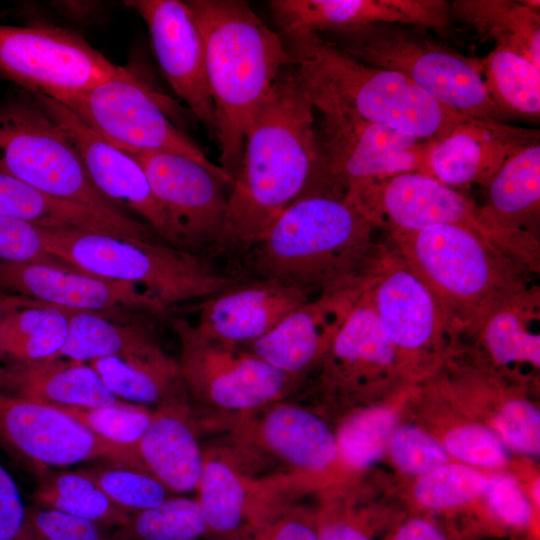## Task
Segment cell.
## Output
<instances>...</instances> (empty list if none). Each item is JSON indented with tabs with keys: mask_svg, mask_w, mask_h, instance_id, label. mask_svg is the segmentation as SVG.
Listing matches in <instances>:
<instances>
[{
	"mask_svg": "<svg viewBox=\"0 0 540 540\" xmlns=\"http://www.w3.org/2000/svg\"><path fill=\"white\" fill-rule=\"evenodd\" d=\"M485 186L486 203L476 209L479 225L500 249L538 273L539 142L511 155Z\"/></svg>",
	"mask_w": 540,
	"mask_h": 540,
	"instance_id": "21",
	"label": "cell"
},
{
	"mask_svg": "<svg viewBox=\"0 0 540 540\" xmlns=\"http://www.w3.org/2000/svg\"><path fill=\"white\" fill-rule=\"evenodd\" d=\"M0 392L64 407L91 408L120 401L88 363L62 358L1 363Z\"/></svg>",
	"mask_w": 540,
	"mask_h": 540,
	"instance_id": "29",
	"label": "cell"
},
{
	"mask_svg": "<svg viewBox=\"0 0 540 540\" xmlns=\"http://www.w3.org/2000/svg\"><path fill=\"white\" fill-rule=\"evenodd\" d=\"M0 260L78 271L45 250L39 226L5 215H0Z\"/></svg>",
	"mask_w": 540,
	"mask_h": 540,
	"instance_id": "43",
	"label": "cell"
},
{
	"mask_svg": "<svg viewBox=\"0 0 540 540\" xmlns=\"http://www.w3.org/2000/svg\"><path fill=\"white\" fill-rule=\"evenodd\" d=\"M99 438L122 446L136 447L146 431L153 409L130 402L91 408L57 406Z\"/></svg>",
	"mask_w": 540,
	"mask_h": 540,
	"instance_id": "41",
	"label": "cell"
},
{
	"mask_svg": "<svg viewBox=\"0 0 540 540\" xmlns=\"http://www.w3.org/2000/svg\"><path fill=\"white\" fill-rule=\"evenodd\" d=\"M540 293L537 286L514 295L491 310L471 332L500 366L540 367Z\"/></svg>",
	"mask_w": 540,
	"mask_h": 540,
	"instance_id": "32",
	"label": "cell"
},
{
	"mask_svg": "<svg viewBox=\"0 0 540 540\" xmlns=\"http://www.w3.org/2000/svg\"><path fill=\"white\" fill-rule=\"evenodd\" d=\"M268 7L283 38L375 23L446 29L451 20L444 0H272Z\"/></svg>",
	"mask_w": 540,
	"mask_h": 540,
	"instance_id": "23",
	"label": "cell"
},
{
	"mask_svg": "<svg viewBox=\"0 0 540 540\" xmlns=\"http://www.w3.org/2000/svg\"><path fill=\"white\" fill-rule=\"evenodd\" d=\"M496 428L508 445L528 455L540 450V414L532 403L522 399L508 401L496 417Z\"/></svg>",
	"mask_w": 540,
	"mask_h": 540,
	"instance_id": "46",
	"label": "cell"
},
{
	"mask_svg": "<svg viewBox=\"0 0 540 540\" xmlns=\"http://www.w3.org/2000/svg\"><path fill=\"white\" fill-rule=\"evenodd\" d=\"M311 300L295 287L272 278L242 279L200 300L193 324L203 336L246 346L269 331L301 304Z\"/></svg>",
	"mask_w": 540,
	"mask_h": 540,
	"instance_id": "24",
	"label": "cell"
},
{
	"mask_svg": "<svg viewBox=\"0 0 540 540\" xmlns=\"http://www.w3.org/2000/svg\"><path fill=\"white\" fill-rule=\"evenodd\" d=\"M316 525L319 540H371L357 524L343 518L322 515Z\"/></svg>",
	"mask_w": 540,
	"mask_h": 540,
	"instance_id": "51",
	"label": "cell"
},
{
	"mask_svg": "<svg viewBox=\"0 0 540 540\" xmlns=\"http://www.w3.org/2000/svg\"><path fill=\"white\" fill-rule=\"evenodd\" d=\"M394 426L395 415L381 407L350 416L336 435L342 463L360 469L376 462L389 445Z\"/></svg>",
	"mask_w": 540,
	"mask_h": 540,
	"instance_id": "40",
	"label": "cell"
},
{
	"mask_svg": "<svg viewBox=\"0 0 540 540\" xmlns=\"http://www.w3.org/2000/svg\"><path fill=\"white\" fill-rule=\"evenodd\" d=\"M0 291L72 311L130 321L166 310L136 285L36 263L0 260Z\"/></svg>",
	"mask_w": 540,
	"mask_h": 540,
	"instance_id": "20",
	"label": "cell"
},
{
	"mask_svg": "<svg viewBox=\"0 0 540 540\" xmlns=\"http://www.w3.org/2000/svg\"><path fill=\"white\" fill-rule=\"evenodd\" d=\"M484 494L490 509L506 525L524 528L531 523L532 507L513 478L497 475L488 479Z\"/></svg>",
	"mask_w": 540,
	"mask_h": 540,
	"instance_id": "48",
	"label": "cell"
},
{
	"mask_svg": "<svg viewBox=\"0 0 540 540\" xmlns=\"http://www.w3.org/2000/svg\"><path fill=\"white\" fill-rule=\"evenodd\" d=\"M320 116L316 119L318 164L305 192L343 198L351 186L365 180L407 172L426 174L434 141L358 118Z\"/></svg>",
	"mask_w": 540,
	"mask_h": 540,
	"instance_id": "11",
	"label": "cell"
},
{
	"mask_svg": "<svg viewBox=\"0 0 540 540\" xmlns=\"http://www.w3.org/2000/svg\"><path fill=\"white\" fill-rule=\"evenodd\" d=\"M315 116L291 63L245 133L216 246L247 252L306 191L318 164Z\"/></svg>",
	"mask_w": 540,
	"mask_h": 540,
	"instance_id": "1",
	"label": "cell"
},
{
	"mask_svg": "<svg viewBox=\"0 0 540 540\" xmlns=\"http://www.w3.org/2000/svg\"><path fill=\"white\" fill-rule=\"evenodd\" d=\"M178 360L190 405L210 415L211 424L256 412L295 391L301 380L286 375L243 346L201 335L183 318L173 322Z\"/></svg>",
	"mask_w": 540,
	"mask_h": 540,
	"instance_id": "9",
	"label": "cell"
},
{
	"mask_svg": "<svg viewBox=\"0 0 540 540\" xmlns=\"http://www.w3.org/2000/svg\"><path fill=\"white\" fill-rule=\"evenodd\" d=\"M487 481L484 474L470 466L443 464L421 476L415 485V497L427 508H451L483 494Z\"/></svg>",
	"mask_w": 540,
	"mask_h": 540,
	"instance_id": "42",
	"label": "cell"
},
{
	"mask_svg": "<svg viewBox=\"0 0 540 540\" xmlns=\"http://www.w3.org/2000/svg\"><path fill=\"white\" fill-rule=\"evenodd\" d=\"M27 522L50 540H122L100 524L40 507L27 510Z\"/></svg>",
	"mask_w": 540,
	"mask_h": 540,
	"instance_id": "47",
	"label": "cell"
},
{
	"mask_svg": "<svg viewBox=\"0 0 540 540\" xmlns=\"http://www.w3.org/2000/svg\"><path fill=\"white\" fill-rule=\"evenodd\" d=\"M132 155L142 166L156 200L177 229L186 249L217 245L222 234L232 179L175 152Z\"/></svg>",
	"mask_w": 540,
	"mask_h": 540,
	"instance_id": "17",
	"label": "cell"
},
{
	"mask_svg": "<svg viewBox=\"0 0 540 540\" xmlns=\"http://www.w3.org/2000/svg\"><path fill=\"white\" fill-rule=\"evenodd\" d=\"M33 95L65 131L97 191L125 211L139 215L165 243L186 249L174 224L153 195L139 162L101 138L59 101Z\"/></svg>",
	"mask_w": 540,
	"mask_h": 540,
	"instance_id": "19",
	"label": "cell"
},
{
	"mask_svg": "<svg viewBox=\"0 0 540 540\" xmlns=\"http://www.w3.org/2000/svg\"><path fill=\"white\" fill-rule=\"evenodd\" d=\"M248 540H319L316 518L290 506Z\"/></svg>",
	"mask_w": 540,
	"mask_h": 540,
	"instance_id": "49",
	"label": "cell"
},
{
	"mask_svg": "<svg viewBox=\"0 0 540 540\" xmlns=\"http://www.w3.org/2000/svg\"><path fill=\"white\" fill-rule=\"evenodd\" d=\"M479 63L486 90L505 118H539L540 68L519 54L496 47Z\"/></svg>",
	"mask_w": 540,
	"mask_h": 540,
	"instance_id": "36",
	"label": "cell"
},
{
	"mask_svg": "<svg viewBox=\"0 0 540 540\" xmlns=\"http://www.w3.org/2000/svg\"><path fill=\"white\" fill-rule=\"evenodd\" d=\"M343 198L387 233L453 224L485 234L477 207L467 197L422 172L365 180L351 186Z\"/></svg>",
	"mask_w": 540,
	"mask_h": 540,
	"instance_id": "18",
	"label": "cell"
},
{
	"mask_svg": "<svg viewBox=\"0 0 540 540\" xmlns=\"http://www.w3.org/2000/svg\"><path fill=\"white\" fill-rule=\"evenodd\" d=\"M45 250L74 269L138 286L167 310L202 300L241 281L188 249L165 242L133 241L75 228H44Z\"/></svg>",
	"mask_w": 540,
	"mask_h": 540,
	"instance_id": "6",
	"label": "cell"
},
{
	"mask_svg": "<svg viewBox=\"0 0 540 540\" xmlns=\"http://www.w3.org/2000/svg\"><path fill=\"white\" fill-rule=\"evenodd\" d=\"M283 39L299 83L321 115L379 123L429 141L444 138L466 118L406 77L364 64L317 33Z\"/></svg>",
	"mask_w": 540,
	"mask_h": 540,
	"instance_id": "4",
	"label": "cell"
},
{
	"mask_svg": "<svg viewBox=\"0 0 540 540\" xmlns=\"http://www.w3.org/2000/svg\"><path fill=\"white\" fill-rule=\"evenodd\" d=\"M196 420L189 398L153 409L151 421L136 444L141 466L171 493L196 491L204 465Z\"/></svg>",
	"mask_w": 540,
	"mask_h": 540,
	"instance_id": "28",
	"label": "cell"
},
{
	"mask_svg": "<svg viewBox=\"0 0 540 540\" xmlns=\"http://www.w3.org/2000/svg\"><path fill=\"white\" fill-rule=\"evenodd\" d=\"M536 142L538 130L466 117L447 136L432 142L426 174L455 189L485 186L511 155Z\"/></svg>",
	"mask_w": 540,
	"mask_h": 540,
	"instance_id": "25",
	"label": "cell"
},
{
	"mask_svg": "<svg viewBox=\"0 0 540 540\" xmlns=\"http://www.w3.org/2000/svg\"><path fill=\"white\" fill-rule=\"evenodd\" d=\"M88 364L117 399L156 408L188 398L178 360L167 352L157 356L105 357Z\"/></svg>",
	"mask_w": 540,
	"mask_h": 540,
	"instance_id": "33",
	"label": "cell"
},
{
	"mask_svg": "<svg viewBox=\"0 0 540 540\" xmlns=\"http://www.w3.org/2000/svg\"><path fill=\"white\" fill-rule=\"evenodd\" d=\"M397 365L394 345L358 291L319 365L322 385L331 392L356 393L378 373L394 370Z\"/></svg>",
	"mask_w": 540,
	"mask_h": 540,
	"instance_id": "27",
	"label": "cell"
},
{
	"mask_svg": "<svg viewBox=\"0 0 540 540\" xmlns=\"http://www.w3.org/2000/svg\"><path fill=\"white\" fill-rule=\"evenodd\" d=\"M106 462L80 471L124 513L135 514L154 507L170 497L171 492L145 469Z\"/></svg>",
	"mask_w": 540,
	"mask_h": 540,
	"instance_id": "39",
	"label": "cell"
},
{
	"mask_svg": "<svg viewBox=\"0 0 540 540\" xmlns=\"http://www.w3.org/2000/svg\"><path fill=\"white\" fill-rule=\"evenodd\" d=\"M358 290L311 299L271 331L243 346L280 372L302 381L319 366L355 301Z\"/></svg>",
	"mask_w": 540,
	"mask_h": 540,
	"instance_id": "26",
	"label": "cell"
},
{
	"mask_svg": "<svg viewBox=\"0 0 540 540\" xmlns=\"http://www.w3.org/2000/svg\"><path fill=\"white\" fill-rule=\"evenodd\" d=\"M533 494H534L535 501H537V504H538L539 503V481H537V483L534 486Z\"/></svg>",
	"mask_w": 540,
	"mask_h": 540,
	"instance_id": "55",
	"label": "cell"
},
{
	"mask_svg": "<svg viewBox=\"0 0 540 540\" xmlns=\"http://www.w3.org/2000/svg\"><path fill=\"white\" fill-rule=\"evenodd\" d=\"M0 215L44 228H87L91 211L80 204L61 200L0 172Z\"/></svg>",
	"mask_w": 540,
	"mask_h": 540,
	"instance_id": "37",
	"label": "cell"
},
{
	"mask_svg": "<svg viewBox=\"0 0 540 540\" xmlns=\"http://www.w3.org/2000/svg\"><path fill=\"white\" fill-rule=\"evenodd\" d=\"M17 540H50V539L26 521L25 527Z\"/></svg>",
	"mask_w": 540,
	"mask_h": 540,
	"instance_id": "54",
	"label": "cell"
},
{
	"mask_svg": "<svg viewBox=\"0 0 540 540\" xmlns=\"http://www.w3.org/2000/svg\"><path fill=\"white\" fill-rule=\"evenodd\" d=\"M118 66L69 30L0 25V73L59 102L111 77Z\"/></svg>",
	"mask_w": 540,
	"mask_h": 540,
	"instance_id": "12",
	"label": "cell"
},
{
	"mask_svg": "<svg viewBox=\"0 0 540 540\" xmlns=\"http://www.w3.org/2000/svg\"><path fill=\"white\" fill-rule=\"evenodd\" d=\"M387 234L385 243L431 290L461 334L531 287L530 272L478 230L442 224Z\"/></svg>",
	"mask_w": 540,
	"mask_h": 540,
	"instance_id": "5",
	"label": "cell"
},
{
	"mask_svg": "<svg viewBox=\"0 0 540 540\" xmlns=\"http://www.w3.org/2000/svg\"><path fill=\"white\" fill-rule=\"evenodd\" d=\"M60 103L101 138L128 154L175 152L225 173L171 121L160 95L126 67L118 66L105 81Z\"/></svg>",
	"mask_w": 540,
	"mask_h": 540,
	"instance_id": "10",
	"label": "cell"
},
{
	"mask_svg": "<svg viewBox=\"0 0 540 540\" xmlns=\"http://www.w3.org/2000/svg\"><path fill=\"white\" fill-rule=\"evenodd\" d=\"M27 521L18 487L0 463V540H17Z\"/></svg>",
	"mask_w": 540,
	"mask_h": 540,
	"instance_id": "50",
	"label": "cell"
},
{
	"mask_svg": "<svg viewBox=\"0 0 540 540\" xmlns=\"http://www.w3.org/2000/svg\"><path fill=\"white\" fill-rule=\"evenodd\" d=\"M0 172L104 215L130 216L97 191L65 131L26 90L0 104Z\"/></svg>",
	"mask_w": 540,
	"mask_h": 540,
	"instance_id": "8",
	"label": "cell"
},
{
	"mask_svg": "<svg viewBox=\"0 0 540 540\" xmlns=\"http://www.w3.org/2000/svg\"><path fill=\"white\" fill-rule=\"evenodd\" d=\"M186 2L203 40L219 166L233 182L245 133L292 57L281 34L270 28L248 2Z\"/></svg>",
	"mask_w": 540,
	"mask_h": 540,
	"instance_id": "3",
	"label": "cell"
},
{
	"mask_svg": "<svg viewBox=\"0 0 540 540\" xmlns=\"http://www.w3.org/2000/svg\"><path fill=\"white\" fill-rule=\"evenodd\" d=\"M391 540H447V537L431 521L414 518L401 525Z\"/></svg>",
	"mask_w": 540,
	"mask_h": 540,
	"instance_id": "52",
	"label": "cell"
},
{
	"mask_svg": "<svg viewBox=\"0 0 540 540\" xmlns=\"http://www.w3.org/2000/svg\"><path fill=\"white\" fill-rule=\"evenodd\" d=\"M359 293L376 313L401 366L439 352L461 334L431 290L385 242Z\"/></svg>",
	"mask_w": 540,
	"mask_h": 540,
	"instance_id": "13",
	"label": "cell"
},
{
	"mask_svg": "<svg viewBox=\"0 0 540 540\" xmlns=\"http://www.w3.org/2000/svg\"><path fill=\"white\" fill-rule=\"evenodd\" d=\"M317 34L364 64L406 77L466 117L505 118L486 90L479 59L440 43L424 28L375 23Z\"/></svg>",
	"mask_w": 540,
	"mask_h": 540,
	"instance_id": "7",
	"label": "cell"
},
{
	"mask_svg": "<svg viewBox=\"0 0 540 540\" xmlns=\"http://www.w3.org/2000/svg\"><path fill=\"white\" fill-rule=\"evenodd\" d=\"M34 499L38 506L104 527H121L129 515L112 504L102 490L80 470L35 471Z\"/></svg>",
	"mask_w": 540,
	"mask_h": 540,
	"instance_id": "35",
	"label": "cell"
},
{
	"mask_svg": "<svg viewBox=\"0 0 540 540\" xmlns=\"http://www.w3.org/2000/svg\"><path fill=\"white\" fill-rule=\"evenodd\" d=\"M299 488L287 475L254 476L229 449H209L204 451L196 499L209 535L248 540L290 507L285 498Z\"/></svg>",
	"mask_w": 540,
	"mask_h": 540,
	"instance_id": "16",
	"label": "cell"
},
{
	"mask_svg": "<svg viewBox=\"0 0 540 540\" xmlns=\"http://www.w3.org/2000/svg\"><path fill=\"white\" fill-rule=\"evenodd\" d=\"M114 534L122 540H200L209 531L198 500L176 496L129 515Z\"/></svg>",
	"mask_w": 540,
	"mask_h": 540,
	"instance_id": "38",
	"label": "cell"
},
{
	"mask_svg": "<svg viewBox=\"0 0 540 540\" xmlns=\"http://www.w3.org/2000/svg\"><path fill=\"white\" fill-rule=\"evenodd\" d=\"M210 426L231 433L234 448L229 450L236 458L270 459L302 487L341 461L336 435L325 421L285 399Z\"/></svg>",
	"mask_w": 540,
	"mask_h": 540,
	"instance_id": "14",
	"label": "cell"
},
{
	"mask_svg": "<svg viewBox=\"0 0 540 540\" xmlns=\"http://www.w3.org/2000/svg\"><path fill=\"white\" fill-rule=\"evenodd\" d=\"M33 300L0 291V323L11 311L31 304Z\"/></svg>",
	"mask_w": 540,
	"mask_h": 540,
	"instance_id": "53",
	"label": "cell"
},
{
	"mask_svg": "<svg viewBox=\"0 0 540 540\" xmlns=\"http://www.w3.org/2000/svg\"><path fill=\"white\" fill-rule=\"evenodd\" d=\"M147 316L122 321L103 313L70 310L60 358L89 363L105 357L161 355L166 351Z\"/></svg>",
	"mask_w": 540,
	"mask_h": 540,
	"instance_id": "30",
	"label": "cell"
},
{
	"mask_svg": "<svg viewBox=\"0 0 540 540\" xmlns=\"http://www.w3.org/2000/svg\"><path fill=\"white\" fill-rule=\"evenodd\" d=\"M450 17L469 26L496 48L519 54L540 68V2L456 0Z\"/></svg>",
	"mask_w": 540,
	"mask_h": 540,
	"instance_id": "31",
	"label": "cell"
},
{
	"mask_svg": "<svg viewBox=\"0 0 540 540\" xmlns=\"http://www.w3.org/2000/svg\"><path fill=\"white\" fill-rule=\"evenodd\" d=\"M390 452L397 467L408 474L424 475L446 464V450L425 432L411 426L393 431Z\"/></svg>",
	"mask_w": 540,
	"mask_h": 540,
	"instance_id": "44",
	"label": "cell"
},
{
	"mask_svg": "<svg viewBox=\"0 0 540 540\" xmlns=\"http://www.w3.org/2000/svg\"><path fill=\"white\" fill-rule=\"evenodd\" d=\"M375 230L344 198L305 192L246 252L247 265L310 299L356 291L381 250Z\"/></svg>",
	"mask_w": 540,
	"mask_h": 540,
	"instance_id": "2",
	"label": "cell"
},
{
	"mask_svg": "<svg viewBox=\"0 0 540 540\" xmlns=\"http://www.w3.org/2000/svg\"><path fill=\"white\" fill-rule=\"evenodd\" d=\"M444 449L459 460L481 467H499L507 459L500 436L479 425H463L450 430Z\"/></svg>",
	"mask_w": 540,
	"mask_h": 540,
	"instance_id": "45",
	"label": "cell"
},
{
	"mask_svg": "<svg viewBox=\"0 0 540 540\" xmlns=\"http://www.w3.org/2000/svg\"><path fill=\"white\" fill-rule=\"evenodd\" d=\"M145 22L159 66L174 92L215 137L201 32L186 1L129 0Z\"/></svg>",
	"mask_w": 540,
	"mask_h": 540,
	"instance_id": "22",
	"label": "cell"
},
{
	"mask_svg": "<svg viewBox=\"0 0 540 540\" xmlns=\"http://www.w3.org/2000/svg\"><path fill=\"white\" fill-rule=\"evenodd\" d=\"M0 442L34 472L97 459L143 468L136 447L99 438L55 405L2 392Z\"/></svg>",
	"mask_w": 540,
	"mask_h": 540,
	"instance_id": "15",
	"label": "cell"
},
{
	"mask_svg": "<svg viewBox=\"0 0 540 540\" xmlns=\"http://www.w3.org/2000/svg\"><path fill=\"white\" fill-rule=\"evenodd\" d=\"M70 310L33 301L8 313L0 323V362L60 358Z\"/></svg>",
	"mask_w": 540,
	"mask_h": 540,
	"instance_id": "34",
	"label": "cell"
}]
</instances>
